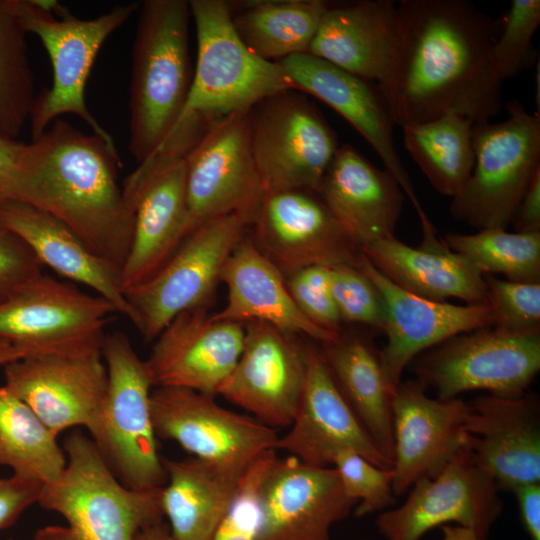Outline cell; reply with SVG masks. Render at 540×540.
Wrapping results in <instances>:
<instances>
[{
    "instance_id": "3957f363",
    "label": "cell",
    "mask_w": 540,
    "mask_h": 540,
    "mask_svg": "<svg viewBox=\"0 0 540 540\" xmlns=\"http://www.w3.org/2000/svg\"><path fill=\"white\" fill-rule=\"evenodd\" d=\"M189 1L141 2L132 54L128 149L138 164L163 145L185 106L193 73Z\"/></svg>"
},
{
    "instance_id": "f6af8a7d",
    "label": "cell",
    "mask_w": 540,
    "mask_h": 540,
    "mask_svg": "<svg viewBox=\"0 0 540 540\" xmlns=\"http://www.w3.org/2000/svg\"><path fill=\"white\" fill-rule=\"evenodd\" d=\"M42 266L22 239L4 229L0 233V302L42 274Z\"/></svg>"
},
{
    "instance_id": "4fadbf2b",
    "label": "cell",
    "mask_w": 540,
    "mask_h": 540,
    "mask_svg": "<svg viewBox=\"0 0 540 540\" xmlns=\"http://www.w3.org/2000/svg\"><path fill=\"white\" fill-rule=\"evenodd\" d=\"M114 306L43 273L0 302V337L31 355L102 351Z\"/></svg>"
},
{
    "instance_id": "d6986e66",
    "label": "cell",
    "mask_w": 540,
    "mask_h": 540,
    "mask_svg": "<svg viewBox=\"0 0 540 540\" xmlns=\"http://www.w3.org/2000/svg\"><path fill=\"white\" fill-rule=\"evenodd\" d=\"M469 405L459 397L431 398L415 379L401 381L392 403L393 493L436 477L466 446Z\"/></svg>"
},
{
    "instance_id": "2e32d148",
    "label": "cell",
    "mask_w": 540,
    "mask_h": 540,
    "mask_svg": "<svg viewBox=\"0 0 540 540\" xmlns=\"http://www.w3.org/2000/svg\"><path fill=\"white\" fill-rule=\"evenodd\" d=\"M244 329L241 355L217 395L267 426L290 427L304 390L307 342L263 321Z\"/></svg>"
},
{
    "instance_id": "f5cc1de1",
    "label": "cell",
    "mask_w": 540,
    "mask_h": 540,
    "mask_svg": "<svg viewBox=\"0 0 540 540\" xmlns=\"http://www.w3.org/2000/svg\"><path fill=\"white\" fill-rule=\"evenodd\" d=\"M135 540H172L169 526L162 521L142 529Z\"/></svg>"
},
{
    "instance_id": "74e56055",
    "label": "cell",
    "mask_w": 540,
    "mask_h": 540,
    "mask_svg": "<svg viewBox=\"0 0 540 540\" xmlns=\"http://www.w3.org/2000/svg\"><path fill=\"white\" fill-rule=\"evenodd\" d=\"M26 31L12 0H0V138L18 140L35 103Z\"/></svg>"
},
{
    "instance_id": "bcb514c9",
    "label": "cell",
    "mask_w": 540,
    "mask_h": 540,
    "mask_svg": "<svg viewBox=\"0 0 540 540\" xmlns=\"http://www.w3.org/2000/svg\"><path fill=\"white\" fill-rule=\"evenodd\" d=\"M42 485L36 479L18 474L0 478V531L38 502Z\"/></svg>"
},
{
    "instance_id": "f1b7e54d",
    "label": "cell",
    "mask_w": 540,
    "mask_h": 540,
    "mask_svg": "<svg viewBox=\"0 0 540 540\" xmlns=\"http://www.w3.org/2000/svg\"><path fill=\"white\" fill-rule=\"evenodd\" d=\"M220 282L227 287V303L211 314L215 320L242 324L263 321L317 343L331 340L338 333L318 327L300 311L287 289L285 276L246 236L227 258Z\"/></svg>"
},
{
    "instance_id": "8992f818",
    "label": "cell",
    "mask_w": 540,
    "mask_h": 540,
    "mask_svg": "<svg viewBox=\"0 0 540 540\" xmlns=\"http://www.w3.org/2000/svg\"><path fill=\"white\" fill-rule=\"evenodd\" d=\"M62 447L65 468L42 485L37 503L64 517L78 540H135L142 529L163 520L162 487L125 486L79 431L70 433Z\"/></svg>"
},
{
    "instance_id": "ba28073f",
    "label": "cell",
    "mask_w": 540,
    "mask_h": 540,
    "mask_svg": "<svg viewBox=\"0 0 540 540\" xmlns=\"http://www.w3.org/2000/svg\"><path fill=\"white\" fill-rule=\"evenodd\" d=\"M504 121L472 127L474 167L452 198V216L476 229H506L534 174L540 170V116L522 103L507 104Z\"/></svg>"
},
{
    "instance_id": "d6a6232c",
    "label": "cell",
    "mask_w": 540,
    "mask_h": 540,
    "mask_svg": "<svg viewBox=\"0 0 540 540\" xmlns=\"http://www.w3.org/2000/svg\"><path fill=\"white\" fill-rule=\"evenodd\" d=\"M388 280L422 298L468 305H488L484 275L461 255L448 248H414L396 237L380 240L361 250Z\"/></svg>"
},
{
    "instance_id": "ee69618b",
    "label": "cell",
    "mask_w": 540,
    "mask_h": 540,
    "mask_svg": "<svg viewBox=\"0 0 540 540\" xmlns=\"http://www.w3.org/2000/svg\"><path fill=\"white\" fill-rule=\"evenodd\" d=\"M285 281L293 301L312 323L332 333L343 328L331 294L330 267H306L288 275Z\"/></svg>"
},
{
    "instance_id": "7dc6e473",
    "label": "cell",
    "mask_w": 540,
    "mask_h": 540,
    "mask_svg": "<svg viewBox=\"0 0 540 540\" xmlns=\"http://www.w3.org/2000/svg\"><path fill=\"white\" fill-rule=\"evenodd\" d=\"M512 492L524 531L531 540H540V482L520 485Z\"/></svg>"
},
{
    "instance_id": "816d5d0a",
    "label": "cell",
    "mask_w": 540,
    "mask_h": 540,
    "mask_svg": "<svg viewBox=\"0 0 540 540\" xmlns=\"http://www.w3.org/2000/svg\"><path fill=\"white\" fill-rule=\"evenodd\" d=\"M27 356H31L28 350L0 337V366H5Z\"/></svg>"
},
{
    "instance_id": "e0dca14e",
    "label": "cell",
    "mask_w": 540,
    "mask_h": 540,
    "mask_svg": "<svg viewBox=\"0 0 540 540\" xmlns=\"http://www.w3.org/2000/svg\"><path fill=\"white\" fill-rule=\"evenodd\" d=\"M250 240L279 271L288 275L315 265H355L361 249L317 193H265Z\"/></svg>"
},
{
    "instance_id": "db71d44e",
    "label": "cell",
    "mask_w": 540,
    "mask_h": 540,
    "mask_svg": "<svg viewBox=\"0 0 540 540\" xmlns=\"http://www.w3.org/2000/svg\"><path fill=\"white\" fill-rule=\"evenodd\" d=\"M5 228L3 227V225L1 224L0 222V233L4 230Z\"/></svg>"
},
{
    "instance_id": "9c48e42d",
    "label": "cell",
    "mask_w": 540,
    "mask_h": 540,
    "mask_svg": "<svg viewBox=\"0 0 540 540\" xmlns=\"http://www.w3.org/2000/svg\"><path fill=\"white\" fill-rule=\"evenodd\" d=\"M249 227L237 214L200 225L152 276L124 292L132 323L146 341H154L180 313L208 307L227 258Z\"/></svg>"
},
{
    "instance_id": "7bdbcfd3",
    "label": "cell",
    "mask_w": 540,
    "mask_h": 540,
    "mask_svg": "<svg viewBox=\"0 0 540 540\" xmlns=\"http://www.w3.org/2000/svg\"><path fill=\"white\" fill-rule=\"evenodd\" d=\"M276 450L258 456L245 470L238 494L213 540H255L260 521L259 491Z\"/></svg>"
},
{
    "instance_id": "6da1fadb",
    "label": "cell",
    "mask_w": 540,
    "mask_h": 540,
    "mask_svg": "<svg viewBox=\"0 0 540 540\" xmlns=\"http://www.w3.org/2000/svg\"><path fill=\"white\" fill-rule=\"evenodd\" d=\"M499 20L468 0H401L392 49L377 83L394 125L449 112L474 123L502 108L501 82L490 65Z\"/></svg>"
},
{
    "instance_id": "11a10c76",
    "label": "cell",
    "mask_w": 540,
    "mask_h": 540,
    "mask_svg": "<svg viewBox=\"0 0 540 540\" xmlns=\"http://www.w3.org/2000/svg\"><path fill=\"white\" fill-rule=\"evenodd\" d=\"M1 540V539H0ZM5 540H13V539H5Z\"/></svg>"
},
{
    "instance_id": "7a4b0ae2",
    "label": "cell",
    "mask_w": 540,
    "mask_h": 540,
    "mask_svg": "<svg viewBox=\"0 0 540 540\" xmlns=\"http://www.w3.org/2000/svg\"><path fill=\"white\" fill-rule=\"evenodd\" d=\"M116 146L64 120L23 143L0 197L46 211L66 224L95 255L122 269L134 211L118 185Z\"/></svg>"
},
{
    "instance_id": "9f6ffc18",
    "label": "cell",
    "mask_w": 540,
    "mask_h": 540,
    "mask_svg": "<svg viewBox=\"0 0 540 540\" xmlns=\"http://www.w3.org/2000/svg\"><path fill=\"white\" fill-rule=\"evenodd\" d=\"M360 540H365V539H360Z\"/></svg>"
},
{
    "instance_id": "9a60e30c",
    "label": "cell",
    "mask_w": 540,
    "mask_h": 540,
    "mask_svg": "<svg viewBox=\"0 0 540 540\" xmlns=\"http://www.w3.org/2000/svg\"><path fill=\"white\" fill-rule=\"evenodd\" d=\"M151 413L157 438L172 440L205 462L246 468L276 450V429L253 416L219 405L215 396L175 387H154Z\"/></svg>"
},
{
    "instance_id": "ffe728a7",
    "label": "cell",
    "mask_w": 540,
    "mask_h": 540,
    "mask_svg": "<svg viewBox=\"0 0 540 540\" xmlns=\"http://www.w3.org/2000/svg\"><path fill=\"white\" fill-rule=\"evenodd\" d=\"M3 367L4 386L57 436L75 426L87 429L107 389L102 351L31 355Z\"/></svg>"
},
{
    "instance_id": "7c38bea8",
    "label": "cell",
    "mask_w": 540,
    "mask_h": 540,
    "mask_svg": "<svg viewBox=\"0 0 540 540\" xmlns=\"http://www.w3.org/2000/svg\"><path fill=\"white\" fill-rule=\"evenodd\" d=\"M408 367L415 380L426 389L432 388L439 399L475 390L519 395L527 391L540 370V334L480 328L426 350Z\"/></svg>"
},
{
    "instance_id": "5bb4252c",
    "label": "cell",
    "mask_w": 540,
    "mask_h": 540,
    "mask_svg": "<svg viewBox=\"0 0 540 540\" xmlns=\"http://www.w3.org/2000/svg\"><path fill=\"white\" fill-rule=\"evenodd\" d=\"M184 161L188 235L229 214L254 223L265 190L251 147L250 109L216 119Z\"/></svg>"
},
{
    "instance_id": "d590c367",
    "label": "cell",
    "mask_w": 540,
    "mask_h": 540,
    "mask_svg": "<svg viewBox=\"0 0 540 540\" xmlns=\"http://www.w3.org/2000/svg\"><path fill=\"white\" fill-rule=\"evenodd\" d=\"M57 437L28 405L0 387V466L43 484L53 482L66 465Z\"/></svg>"
},
{
    "instance_id": "30bf717a",
    "label": "cell",
    "mask_w": 540,
    "mask_h": 540,
    "mask_svg": "<svg viewBox=\"0 0 540 540\" xmlns=\"http://www.w3.org/2000/svg\"><path fill=\"white\" fill-rule=\"evenodd\" d=\"M494 480L474 462L467 445L434 478H423L400 506L376 521L386 540H420L442 527L444 540H487L503 502Z\"/></svg>"
},
{
    "instance_id": "8fae6325",
    "label": "cell",
    "mask_w": 540,
    "mask_h": 540,
    "mask_svg": "<svg viewBox=\"0 0 540 540\" xmlns=\"http://www.w3.org/2000/svg\"><path fill=\"white\" fill-rule=\"evenodd\" d=\"M250 138L265 193L318 194L339 147L321 111L296 90L269 96L250 109Z\"/></svg>"
},
{
    "instance_id": "44dd1931",
    "label": "cell",
    "mask_w": 540,
    "mask_h": 540,
    "mask_svg": "<svg viewBox=\"0 0 540 540\" xmlns=\"http://www.w3.org/2000/svg\"><path fill=\"white\" fill-rule=\"evenodd\" d=\"M244 324L215 320L208 307L177 315L155 339L145 359L153 387L216 396L243 349Z\"/></svg>"
},
{
    "instance_id": "d4e9b609",
    "label": "cell",
    "mask_w": 540,
    "mask_h": 540,
    "mask_svg": "<svg viewBox=\"0 0 540 540\" xmlns=\"http://www.w3.org/2000/svg\"><path fill=\"white\" fill-rule=\"evenodd\" d=\"M297 91L311 94L340 114L370 144L408 196L418 217L426 215L397 152L394 123L377 83L361 79L308 53L280 61Z\"/></svg>"
},
{
    "instance_id": "60d3db41",
    "label": "cell",
    "mask_w": 540,
    "mask_h": 540,
    "mask_svg": "<svg viewBox=\"0 0 540 540\" xmlns=\"http://www.w3.org/2000/svg\"><path fill=\"white\" fill-rule=\"evenodd\" d=\"M492 327L510 334H540V283L484 275Z\"/></svg>"
},
{
    "instance_id": "e575fe53",
    "label": "cell",
    "mask_w": 540,
    "mask_h": 540,
    "mask_svg": "<svg viewBox=\"0 0 540 540\" xmlns=\"http://www.w3.org/2000/svg\"><path fill=\"white\" fill-rule=\"evenodd\" d=\"M473 124L470 118L449 112L402 127L405 149L442 195L454 198L471 176L475 162Z\"/></svg>"
},
{
    "instance_id": "52a82bcc",
    "label": "cell",
    "mask_w": 540,
    "mask_h": 540,
    "mask_svg": "<svg viewBox=\"0 0 540 540\" xmlns=\"http://www.w3.org/2000/svg\"><path fill=\"white\" fill-rule=\"evenodd\" d=\"M197 62L179 121H215L263 99L296 90L279 62L252 52L238 36L229 2L191 0ZM297 91V90H296Z\"/></svg>"
},
{
    "instance_id": "5b68a950",
    "label": "cell",
    "mask_w": 540,
    "mask_h": 540,
    "mask_svg": "<svg viewBox=\"0 0 540 540\" xmlns=\"http://www.w3.org/2000/svg\"><path fill=\"white\" fill-rule=\"evenodd\" d=\"M140 4H119L96 18L81 19L54 0H12L26 33L41 40L53 70L51 88L36 96L31 112L32 140L41 136L59 116L74 114L94 134L115 146L111 135L88 110L85 87L103 43L139 10Z\"/></svg>"
},
{
    "instance_id": "1f68e13d",
    "label": "cell",
    "mask_w": 540,
    "mask_h": 540,
    "mask_svg": "<svg viewBox=\"0 0 540 540\" xmlns=\"http://www.w3.org/2000/svg\"><path fill=\"white\" fill-rule=\"evenodd\" d=\"M161 507L172 540H213L240 488L246 468L220 466L195 457L165 459Z\"/></svg>"
},
{
    "instance_id": "277c9868",
    "label": "cell",
    "mask_w": 540,
    "mask_h": 540,
    "mask_svg": "<svg viewBox=\"0 0 540 540\" xmlns=\"http://www.w3.org/2000/svg\"><path fill=\"white\" fill-rule=\"evenodd\" d=\"M102 356L108 383L87 428L90 439L125 486L138 490L163 487L167 475L153 426V384L146 361L118 330L105 335Z\"/></svg>"
},
{
    "instance_id": "f546056e",
    "label": "cell",
    "mask_w": 540,
    "mask_h": 540,
    "mask_svg": "<svg viewBox=\"0 0 540 540\" xmlns=\"http://www.w3.org/2000/svg\"><path fill=\"white\" fill-rule=\"evenodd\" d=\"M396 17L393 0L329 4L308 54L379 83L388 65Z\"/></svg>"
},
{
    "instance_id": "c3c4849f",
    "label": "cell",
    "mask_w": 540,
    "mask_h": 540,
    "mask_svg": "<svg viewBox=\"0 0 540 540\" xmlns=\"http://www.w3.org/2000/svg\"><path fill=\"white\" fill-rule=\"evenodd\" d=\"M512 224L515 232H540V170L532 177Z\"/></svg>"
},
{
    "instance_id": "8d00e7d4",
    "label": "cell",
    "mask_w": 540,
    "mask_h": 540,
    "mask_svg": "<svg viewBox=\"0 0 540 540\" xmlns=\"http://www.w3.org/2000/svg\"><path fill=\"white\" fill-rule=\"evenodd\" d=\"M441 240L483 275L501 274L509 281L540 283V232L493 228L473 234L446 233Z\"/></svg>"
},
{
    "instance_id": "681fc988",
    "label": "cell",
    "mask_w": 540,
    "mask_h": 540,
    "mask_svg": "<svg viewBox=\"0 0 540 540\" xmlns=\"http://www.w3.org/2000/svg\"><path fill=\"white\" fill-rule=\"evenodd\" d=\"M24 142L0 138V183L9 173Z\"/></svg>"
},
{
    "instance_id": "4316f807",
    "label": "cell",
    "mask_w": 540,
    "mask_h": 540,
    "mask_svg": "<svg viewBox=\"0 0 540 540\" xmlns=\"http://www.w3.org/2000/svg\"><path fill=\"white\" fill-rule=\"evenodd\" d=\"M318 196L348 236L362 248L395 237L404 196L396 178L353 146H339Z\"/></svg>"
},
{
    "instance_id": "f35d334b",
    "label": "cell",
    "mask_w": 540,
    "mask_h": 540,
    "mask_svg": "<svg viewBox=\"0 0 540 540\" xmlns=\"http://www.w3.org/2000/svg\"><path fill=\"white\" fill-rule=\"evenodd\" d=\"M500 30L490 53V65L502 83L529 69L537 51L533 35L540 24L539 0H512L502 19Z\"/></svg>"
},
{
    "instance_id": "ac0fdd59",
    "label": "cell",
    "mask_w": 540,
    "mask_h": 540,
    "mask_svg": "<svg viewBox=\"0 0 540 540\" xmlns=\"http://www.w3.org/2000/svg\"><path fill=\"white\" fill-rule=\"evenodd\" d=\"M356 505L334 467L276 456L260 487L255 540H331V526Z\"/></svg>"
},
{
    "instance_id": "7402d4cb",
    "label": "cell",
    "mask_w": 540,
    "mask_h": 540,
    "mask_svg": "<svg viewBox=\"0 0 540 540\" xmlns=\"http://www.w3.org/2000/svg\"><path fill=\"white\" fill-rule=\"evenodd\" d=\"M469 405L465 430L471 456L496 483L511 491L540 482V402L535 393L485 394Z\"/></svg>"
},
{
    "instance_id": "b9f144b4",
    "label": "cell",
    "mask_w": 540,
    "mask_h": 540,
    "mask_svg": "<svg viewBox=\"0 0 540 540\" xmlns=\"http://www.w3.org/2000/svg\"><path fill=\"white\" fill-rule=\"evenodd\" d=\"M345 493L357 501L354 513L362 517L395 504L393 470L381 468L356 452H339L332 462Z\"/></svg>"
},
{
    "instance_id": "836d02e7",
    "label": "cell",
    "mask_w": 540,
    "mask_h": 540,
    "mask_svg": "<svg viewBox=\"0 0 540 540\" xmlns=\"http://www.w3.org/2000/svg\"><path fill=\"white\" fill-rule=\"evenodd\" d=\"M233 26L259 57L278 62L308 53L329 3L322 0L229 2Z\"/></svg>"
},
{
    "instance_id": "ab89813d",
    "label": "cell",
    "mask_w": 540,
    "mask_h": 540,
    "mask_svg": "<svg viewBox=\"0 0 540 540\" xmlns=\"http://www.w3.org/2000/svg\"><path fill=\"white\" fill-rule=\"evenodd\" d=\"M330 289L342 323L367 327L383 333L386 313L383 297L372 282L355 265L330 267Z\"/></svg>"
},
{
    "instance_id": "603a6c76",
    "label": "cell",
    "mask_w": 540,
    "mask_h": 540,
    "mask_svg": "<svg viewBox=\"0 0 540 540\" xmlns=\"http://www.w3.org/2000/svg\"><path fill=\"white\" fill-rule=\"evenodd\" d=\"M306 378L296 416L275 449L303 463L331 467L335 456L350 450L373 464L390 469L392 462L379 450L350 408L331 376L318 346L307 342Z\"/></svg>"
},
{
    "instance_id": "f907efd6",
    "label": "cell",
    "mask_w": 540,
    "mask_h": 540,
    "mask_svg": "<svg viewBox=\"0 0 540 540\" xmlns=\"http://www.w3.org/2000/svg\"><path fill=\"white\" fill-rule=\"evenodd\" d=\"M30 540H78L68 527L50 525L38 529Z\"/></svg>"
},
{
    "instance_id": "cb8c5ba5",
    "label": "cell",
    "mask_w": 540,
    "mask_h": 540,
    "mask_svg": "<svg viewBox=\"0 0 540 540\" xmlns=\"http://www.w3.org/2000/svg\"><path fill=\"white\" fill-rule=\"evenodd\" d=\"M355 266L379 289L385 304L387 341L380 349L383 365L396 388L409 364L421 353L458 334L492 327L489 306L432 301L398 287L361 252Z\"/></svg>"
},
{
    "instance_id": "484cf974",
    "label": "cell",
    "mask_w": 540,
    "mask_h": 540,
    "mask_svg": "<svg viewBox=\"0 0 540 540\" xmlns=\"http://www.w3.org/2000/svg\"><path fill=\"white\" fill-rule=\"evenodd\" d=\"M122 191L134 211L132 242L120 272L124 293L152 276L188 236L185 161L131 172Z\"/></svg>"
},
{
    "instance_id": "83f0119b",
    "label": "cell",
    "mask_w": 540,
    "mask_h": 540,
    "mask_svg": "<svg viewBox=\"0 0 540 540\" xmlns=\"http://www.w3.org/2000/svg\"><path fill=\"white\" fill-rule=\"evenodd\" d=\"M0 222L23 240L42 265L91 288L117 313L133 321L121 287L120 269L92 253L61 220L29 204L0 197Z\"/></svg>"
},
{
    "instance_id": "4dcf8cb0",
    "label": "cell",
    "mask_w": 540,
    "mask_h": 540,
    "mask_svg": "<svg viewBox=\"0 0 540 540\" xmlns=\"http://www.w3.org/2000/svg\"><path fill=\"white\" fill-rule=\"evenodd\" d=\"M318 344L344 399L393 464L392 403L396 388L388 379L372 336L342 328L334 338Z\"/></svg>"
}]
</instances>
